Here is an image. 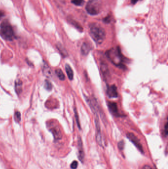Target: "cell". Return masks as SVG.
<instances>
[{"label": "cell", "mask_w": 168, "mask_h": 169, "mask_svg": "<svg viewBox=\"0 0 168 169\" xmlns=\"http://www.w3.org/2000/svg\"><path fill=\"white\" fill-rule=\"evenodd\" d=\"M44 88L46 89V90L50 91L52 89V85L51 82L48 81V80H46L44 82Z\"/></svg>", "instance_id": "cell-17"}, {"label": "cell", "mask_w": 168, "mask_h": 169, "mask_svg": "<svg viewBox=\"0 0 168 169\" xmlns=\"http://www.w3.org/2000/svg\"><path fill=\"white\" fill-rule=\"evenodd\" d=\"M118 147L119 149L120 150H122L124 148V142L123 140H121L120 142H119L118 143Z\"/></svg>", "instance_id": "cell-21"}, {"label": "cell", "mask_w": 168, "mask_h": 169, "mask_svg": "<svg viewBox=\"0 0 168 169\" xmlns=\"http://www.w3.org/2000/svg\"><path fill=\"white\" fill-rule=\"evenodd\" d=\"M72 3L77 6H81L84 5V0H72Z\"/></svg>", "instance_id": "cell-18"}, {"label": "cell", "mask_w": 168, "mask_h": 169, "mask_svg": "<svg viewBox=\"0 0 168 169\" xmlns=\"http://www.w3.org/2000/svg\"><path fill=\"white\" fill-rule=\"evenodd\" d=\"M101 71L102 72L104 77L105 78V79H107L109 76L110 72L108 70V66L106 63L102 62L101 64Z\"/></svg>", "instance_id": "cell-11"}, {"label": "cell", "mask_w": 168, "mask_h": 169, "mask_svg": "<svg viewBox=\"0 0 168 169\" xmlns=\"http://www.w3.org/2000/svg\"><path fill=\"white\" fill-rule=\"evenodd\" d=\"M15 90L18 95L21 93L22 91V82L21 80H16L15 82Z\"/></svg>", "instance_id": "cell-13"}, {"label": "cell", "mask_w": 168, "mask_h": 169, "mask_svg": "<svg viewBox=\"0 0 168 169\" xmlns=\"http://www.w3.org/2000/svg\"><path fill=\"white\" fill-rule=\"evenodd\" d=\"M65 70L69 79L70 80H73L74 78V72L72 68L69 64H66Z\"/></svg>", "instance_id": "cell-14"}, {"label": "cell", "mask_w": 168, "mask_h": 169, "mask_svg": "<svg viewBox=\"0 0 168 169\" xmlns=\"http://www.w3.org/2000/svg\"><path fill=\"white\" fill-rule=\"evenodd\" d=\"M139 0H131V3L132 4H135L139 1Z\"/></svg>", "instance_id": "cell-26"}, {"label": "cell", "mask_w": 168, "mask_h": 169, "mask_svg": "<svg viewBox=\"0 0 168 169\" xmlns=\"http://www.w3.org/2000/svg\"><path fill=\"white\" fill-rule=\"evenodd\" d=\"M106 55L113 64L120 68H125L124 58L119 47L108 50Z\"/></svg>", "instance_id": "cell-1"}, {"label": "cell", "mask_w": 168, "mask_h": 169, "mask_svg": "<svg viewBox=\"0 0 168 169\" xmlns=\"http://www.w3.org/2000/svg\"><path fill=\"white\" fill-rule=\"evenodd\" d=\"M4 16H5V13H4L3 11L0 10V20L1 19L4 17Z\"/></svg>", "instance_id": "cell-25"}, {"label": "cell", "mask_w": 168, "mask_h": 169, "mask_svg": "<svg viewBox=\"0 0 168 169\" xmlns=\"http://www.w3.org/2000/svg\"><path fill=\"white\" fill-rule=\"evenodd\" d=\"M77 165H78V162L77 161H74L70 165V168L72 169H76L77 167Z\"/></svg>", "instance_id": "cell-22"}, {"label": "cell", "mask_w": 168, "mask_h": 169, "mask_svg": "<svg viewBox=\"0 0 168 169\" xmlns=\"http://www.w3.org/2000/svg\"><path fill=\"white\" fill-rule=\"evenodd\" d=\"M78 158L81 162H83L84 159V152L82 140L79 137L78 139Z\"/></svg>", "instance_id": "cell-9"}, {"label": "cell", "mask_w": 168, "mask_h": 169, "mask_svg": "<svg viewBox=\"0 0 168 169\" xmlns=\"http://www.w3.org/2000/svg\"><path fill=\"white\" fill-rule=\"evenodd\" d=\"M92 49L91 45L87 43H84L81 48V52L84 55H87Z\"/></svg>", "instance_id": "cell-12"}, {"label": "cell", "mask_w": 168, "mask_h": 169, "mask_svg": "<svg viewBox=\"0 0 168 169\" xmlns=\"http://www.w3.org/2000/svg\"><path fill=\"white\" fill-rule=\"evenodd\" d=\"M0 36L8 41H13L15 38L13 28L8 20H4L0 24Z\"/></svg>", "instance_id": "cell-2"}, {"label": "cell", "mask_w": 168, "mask_h": 169, "mask_svg": "<svg viewBox=\"0 0 168 169\" xmlns=\"http://www.w3.org/2000/svg\"><path fill=\"white\" fill-rule=\"evenodd\" d=\"M108 109L110 110V112L113 115L116 117H119L121 116L120 113L119 112L117 104L115 102L109 101V102H108Z\"/></svg>", "instance_id": "cell-8"}, {"label": "cell", "mask_w": 168, "mask_h": 169, "mask_svg": "<svg viewBox=\"0 0 168 169\" xmlns=\"http://www.w3.org/2000/svg\"><path fill=\"white\" fill-rule=\"evenodd\" d=\"M56 74L58 77L59 79L61 81H64L65 80V76L64 75V73L61 69H57L55 70Z\"/></svg>", "instance_id": "cell-15"}, {"label": "cell", "mask_w": 168, "mask_h": 169, "mask_svg": "<svg viewBox=\"0 0 168 169\" xmlns=\"http://www.w3.org/2000/svg\"><path fill=\"white\" fill-rule=\"evenodd\" d=\"M90 35L95 43L102 44L106 38V32L104 28L97 24H93L90 28Z\"/></svg>", "instance_id": "cell-3"}, {"label": "cell", "mask_w": 168, "mask_h": 169, "mask_svg": "<svg viewBox=\"0 0 168 169\" xmlns=\"http://www.w3.org/2000/svg\"><path fill=\"white\" fill-rule=\"evenodd\" d=\"M95 125H96V128L97 142L100 146H102V137H101V134L100 125V123H99L98 115H96Z\"/></svg>", "instance_id": "cell-6"}, {"label": "cell", "mask_w": 168, "mask_h": 169, "mask_svg": "<svg viewBox=\"0 0 168 169\" xmlns=\"http://www.w3.org/2000/svg\"><path fill=\"white\" fill-rule=\"evenodd\" d=\"M57 48L59 51H60V54H61L63 56H64L65 58L67 56V53L66 51L65 50L63 47L60 44H59L57 45Z\"/></svg>", "instance_id": "cell-16"}, {"label": "cell", "mask_w": 168, "mask_h": 169, "mask_svg": "<svg viewBox=\"0 0 168 169\" xmlns=\"http://www.w3.org/2000/svg\"><path fill=\"white\" fill-rule=\"evenodd\" d=\"M168 135V123H166L165 126L164 135L167 136Z\"/></svg>", "instance_id": "cell-23"}, {"label": "cell", "mask_w": 168, "mask_h": 169, "mask_svg": "<svg viewBox=\"0 0 168 169\" xmlns=\"http://www.w3.org/2000/svg\"><path fill=\"white\" fill-rule=\"evenodd\" d=\"M107 94L110 98H116L118 97L117 87L115 85L108 86L107 87Z\"/></svg>", "instance_id": "cell-7"}, {"label": "cell", "mask_w": 168, "mask_h": 169, "mask_svg": "<svg viewBox=\"0 0 168 169\" xmlns=\"http://www.w3.org/2000/svg\"><path fill=\"white\" fill-rule=\"evenodd\" d=\"M15 120L17 123H19L21 121V113L20 112L16 111L15 112Z\"/></svg>", "instance_id": "cell-19"}, {"label": "cell", "mask_w": 168, "mask_h": 169, "mask_svg": "<svg viewBox=\"0 0 168 169\" xmlns=\"http://www.w3.org/2000/svg\"><path fill=\"white\" fill-rule=\"evenodd\" d=\"M102 7V2L101 0H91L87 4L86 9L89 14L95 16L101 12Z\"/></svg>", "instance_id": "cell-4"}, {"label": "cell", "mask_w": 168, "mask_h": 169, "mask_svg": "<svg viewBox=\"0 0 168 169\" xmlns=\"http://www.w3.org/2000/svg\"><path fill=\"white\" fill-rule=\"evenodd\" d=\"M74 116H75V118H76V121H77V125L78 126V128L80 129H81V126H80V121H79V117H78V113L77 112V109L76 108H74Z\"/></svg>", "instance_id": "cell-20"}, {"label": "cell", "mask_w": 168, "mask_h": 169, "mask_svg": "<svg viewBox=\"0 0 168 169\" xmlns=\"http://www.w3.org/2000/svg\"><path fill=\"white\" fill-rule=\"evenodd\" d=\"M142 169H153L149 165H145L142 167Z\"/></svg>", "instance_id": "cell-24"}, {"label": "cell", "mask_w": 168, "mask_h": 169, "mask_svg": "<svg viewBox=\"0 0 168 169\" xmlns=\"http://www.w3.org/2000/svg\"><path fill=\"white\" fill-rule=\"evenodd\" d=\"M127 137L132 143H133V144H134L135 146L138 149L140 152H142V153H144L142 145L140 143V141L138 139V138H137L134 134L132 132H129L127 134Z\"/></svg>", "instance_id": "cell-5"}, {"label": "cell", "mask_w": 168, "mask_h": 169, "mask_svg": "<svg viewBox=\"0 0 168 169\" xmlns=\"http://www.w3.org/2000/svg\"><path fill=\"white\" fill-rule=\"evenodd\" d=\"M50 131L53 134L55 140H59L61 139L62 137L61 131L58 127L57 126L53 127L50 129Z\"/></svg>", "instance_id": "cell-10"}]
</instances>
